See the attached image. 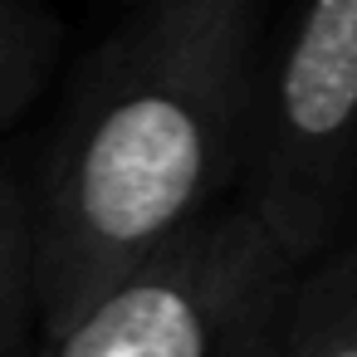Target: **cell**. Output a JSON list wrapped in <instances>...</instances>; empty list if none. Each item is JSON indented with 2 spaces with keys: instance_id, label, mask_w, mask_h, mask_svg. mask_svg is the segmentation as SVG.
Masks as SVG:
<instances>
[{
  "instance_id": "1",
  "label": "cell",
  "mask_w": 357,
  "mask_h": 357,
  "mask_svg": "<svg viewBox=\"0 0 357 357\" xmlns=\"http://www.w3.org/2000/svg\"><path fill=\"white\" fill-rule=\"evenodd\" d=\"M269 10L157 0L79 64L30 157L45 347L167 245L230 211Z\"/></svg>"
},
{
  "instance_id": "2",
  "label": "cell",
  "mask_w": 357,
  "mask_h": 357,
  "mask_svg": "<svg viewBox=\"0 0 357 357\" xmlns=\"http://www.w3.org/2000/svg\"><path fill=\"white\" fill-rule=\"evenodd\" d=\"M230 211L298 274L357 225V0L264 25Z\"/></svg>"
},
{
  "instance_id": "3",
  "label": "cell",
  "mask_w": 357,
  "mask_h": 357,
  "mask_svg": "<svg viewBox=\"0 0 357 357\" xmlns=\"http://www.w3.org/2000/svg\"><path fill=\"white\" fill-rule=\"evenodd\" d=\"M298 269L220 211L103 294L45 357H284Z\"/></svg>"
},
{
  "instance_id": "4",
  "label": "cell",
  "mask_w": 357,
  "mask_h": 357,
  "mask_svg": "<svg viewBox=\"0 0 357 357\" xmlns=\"http://www.w3.org/2000/svg\"><path fill=\"white\" fill-rule=\"evenodd\" d=\"M0 357H45L35 289V206L30 157L0 152Z\"/></svg>"
},
{
  "instance_id": "5",
  "label": "cell",
  "mask_w": 357,
  "mask_h": 357,
  "mask_svg": "<svg viewBox=\"0 0 357 357\" xmlns=\"http://www.w3.org/2000/svg\"><path fill=\"white\" fill-rule=\"evenodd\" d=\"M64 30L45 6L0 0V132L15 128L54 79Z\"/></svg>"
},
{
  "instance_id": "6",
  "label": "cell",
  "mask_w": 357,
  "mask_h": 357,
  "mask_svg": "<svg viewBox=\"0 0 357 357\" xmlns=\"http://www.w3.org/2000/svg\"><path fill=\"white\" fill-rule=\"evenodd\" d=\"M289 337H357V225L294 284Z\"/></svg>"
},
{
  "instance_id": "7",
  "label": "cell",
  "mask_w": 357,
  "mask_h": 357,
  "mask_svg": "<svg viewBox=\"0 0 357 357\" xmlns=\"http://www.w3.org/2000/svg\"><path fill=\"white\" fill-rule=\"evenodd\" d=\"M284 357H357V337H289Z\"/></svg>"
}]
</instances>
